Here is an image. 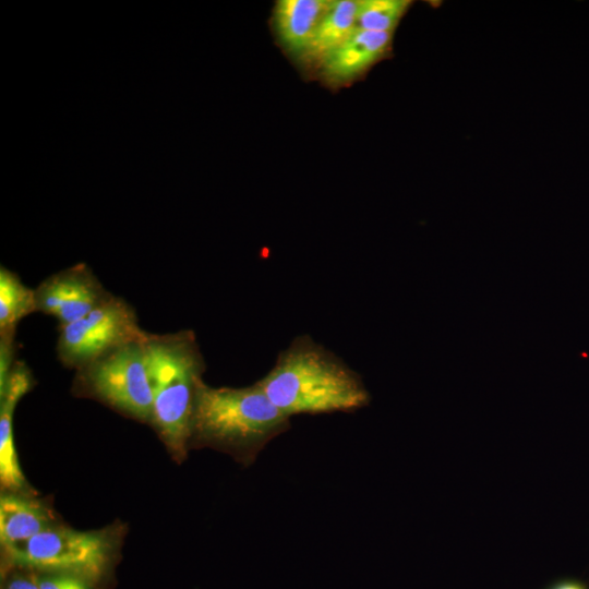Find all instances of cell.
I'll list each match as a JSON object with an SVG mask.
<instances>
[{
  "label": "cell",
  "instance_id": "obj_9",
  "mask_svg": "<svg viewBox=\"0 0 589 589\" xmlns=\"http://www.w3.org/2000/svg\"><path fill=\"white\" fill-rule=\"evenodd\" d=\"M32 382L27 366L15 362L5 383L0 386V481L12 492L26 489L14 444L13 414L17 401L31 389Z\"/></svg>",
  "mask_w": 589,
  "mask_h": 589
},
{
  "label": "cell",
  "instance_id": "obj_7",
  "mask_svg": "<svg viewBox=\"0 0 589 589\" xmlns=\"http://www.w3.org/2000/svg\"><path fill=\"white\" fill-rule=\"evenodd\" d=\"M112 296L92 269L80 263L48 276L37 286L36 311L56 317L62 327L84 317Z\"/></svg>",
  "mask_w": 589,
  "mask_h": 589
},
{
  "label": "cell",
  "instance_id": "obj_12",
  "mask_svg": "<svg viewBox=\"0 0 589 589\" xmlns=\"http://www.w3.org/2000/svg\"><path fill=\"white\" fill-rule=\"evenodd\" d=\"M357 28V0H334L301 59L302 64L317 70Z\"/></svg>",
  "mask_w": 589,
  "mask_h": 589
},
{
  "label": "cell",
  "instance_id": "obj_15",
  "mask_svg": "<svg viewBox=\"0 0 589 589\" xmlns=\"http://www.w3.org/2000/svg\"><path fill=\"white\" fill-rule=\"evenodd\" d=\"M39 589H97L93 580L70 573H33Z\"/></svg>",
  "mask_w": 589,
  "mask_h": 589
},
{
  "label": "cell",
  "instance_id": "obj_5",
  "mask_svg": "<svg viewBox=\"0 0 589 589\" xmlns=\"http://www.w3.org/2000/svg\"><path fill=\"white\" fill-rule=\"evenodd\" d=\"M143 340L125 345L79 369L77 380L91 395L110 407L151 422L153 392Z\"/></svg>",
  "mask_w": 589,
  "mask_h": 589
},
{
  "label": "cell",
  "instance_id": "obj_2",
  "mask_svg": "<svg viewBox=\"0 0 589 589\" xmlns=\"http://www.w3.org/2000/svg\"><path fill=\"white\" fill-rule=\"evenodd\" d=\"M290 429L284 414L254 383L248 387L199 385L192 440L231 453L251 464L275 437Z\"/></svg>",
  "mask_w": 589,
  "mask_h": 589
},
{
  "label": "cell",
  "instance_id": "obj_14",
  "mask_svg": "<svg viewBox=\"0 0 589 589\" xmlns=\"http://www.w3.org/2000/svg\"><path fill=\"white\" fill-rule=\"evenodd\" d=\"M411 5L409 0H357V27L394 34Z\"/></svg>",
  "mask_w": 589,
  "mask_h": 589
},
{
  "label": "cell",
  "instance_id": "obj_10",
  "mask_svg": "<svg viewBox=\"0 0 589 589\" xmlns=\"http://www.w3.org/2000/svg\"><path fill=\"white\" fill-rule=\"evenodd\" d=\"M332 3V0H279L275 3L274 31L290 56L301 61Z\"/></svg>",
  "mask_w": 589,
  "mask_h": 589
},
{
  "label": "cell",
  "instance_id": "obj_16",
  "mask_svg": "<svg viewBox=\"0 0 589 589\" xmlns=\"http://www.w3.org/2000/svg\"><path fill=\"white\" fill-rule=\"evenodd\" d=\"M4 589H39L33 574L22 575L15 574L11 575L4 585Z\"/></svg>",
  "mask_w": 589,
  "mask_h": 589
},
{
  "label": "cell",
  "instance_id": "obj_3",
  "mask_svg": "<svg viewBox=\"0 0 589 589\" xmlns=\"http://www.w3.org/2000/svg\"><path fill=\"white\" fill-rule=\"evenodd\" d=\"M143 348L153 392L151 423L181 459L192 440L195 396L205 370L202 353L191 330L147 333Z\"/></svg>",
  "mask_w": 589,
  "mask_h": 589
},
{
  "label": "cell",
  "instance_id": "obj_17",
  "mask_svg": "<svg viewBox=\"0 0 589 589\" xmlns=\"http://www.w3.org/2000/svg\"><path fill=\"white\" fill-rule=\"evenodd\" d=\"M549 589H588L587 586L578 580L564 579L556 581Z\"/></svg>",
  "mask_w": 589,
  "mask_h": 589
},
{
  "label": "cell",
  "instance_id": "obj_4",
  "mask_svg": "<svg viewBox=\"0 0 589 589\" xmlns=\"http://www.w3.org/2000/svg\"><path fill=\"white\" fill-rule=\"evenodd\" d=\"M4 556L8 567L33 573H70L99 584L109 569L112 546L100 532L51 526L5 550Z\"/></svg>",
  "mask_w": 589,
  "mask_h": 589
},
{
  "label": "cell",
  "instance_id": "obj_1",
  "mask_svg": "<svg viewBox=\"0 0 589 589\" xmlns=\"http://www.w3.org/2000/svg\"><path fill=\"white\" fill-rule=\"evenodd\" d=\"M256 384L287 417L352 412L371 395L361 376L310 336L296 337Z\"/></svg>",
  "mask_w": 589,
  "mask_h": 589
},
{
  "label": "cell",
  "instance_id": "obj_13",
  "mask_svg": "<svg viewBox=\"0 0 589 589\" xmlns=\"http://www.w3.org/2000/svg\"><path fill=\"white\" fill-rule=\"evenodd\" d=\"M36 311L35 289L8 269L0 268V335L14 334L17 323Z\"/></svg>",
  "mask_w": 589,
  "mask_h": 589
},
{
  "label": "cell",
  "instance_id": "obj_11",
  "mask_svg": "<svg viewBox=\"0 0 589 589\" xmlns=\"http://www.w3.org/2000/svg\"><path fill=\"white\" fill-rule=\"evenodd\" d=\"M51 521L48 509L37 501L13 492L0 497V541L4 551L51 527Z\"/></svg>",
  "mask_w": 589,
  "mask_h": 589
},
{
  "label": "cell",
  "instance_id": "obj_8",
  "mask_svg": "<svg viewBox=\"0 0 589 589\" xmlns=\"http://www.w3.org/2000/svg\"><path fill=\"white\" fill-rule=\"evenodd\" d=\"M393 33L357 28L320 65L321 77L330 86H345L390 55Z\"/></svg>",
  "mask_w": 589,
  "mask_h": 589
},
{
  "label": "cell",
  "instance_id": "obj_6",
  "mask_svg": "<svg viewBox=\"0 0 589 589\" xmlns=\"http://www.w3.org/2000/svg\"><path fill=\"white\" fill-rule=\"evenodd\" d=\"M146 335L133 308L112 296L84 317L60 327L57 354L65 366L79 370Z\"/></svg>",
  "mask_w": 589,
  "mask_h": 589
}]
</instances>
